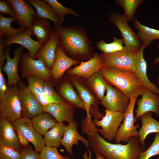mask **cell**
Wrapping results in <instances>:
<instances>
[{
	"label": "cell",
	"mask_w": 159,
	"mask_h": 159,
	"mask_svg": "<svg viewBox=\"0 0 159 159\" xmlns=\"http://www.w3.org/2000/svg\"><path fill=\"white\" fill-rule=\"evenodd\" d=\"M138 97H134L130 100L128 106L124 113V119L120 127L115 139L116 143L121 142L127 143L131 137L138 138V131L137 129L139 124L135 125L136 120L134 117V109Z\"/></svg>",
	"instance_id": "9"
},
{
	"label": "cell",
	"mask_w": 159,
	"mask_h": 159,
	"mask_svg": "<svg viewBox=\"0 0 159 159\" xmlns=\"http://www.w3.org/2000/svg\"><path fill=\"white\" fill-rule=\"evenodd\" d=\"M145 48L141 44L138 65L135 73L143 86L155 94L159 95V88L150 81L147 75V63L143 56Z\"/></svg>",
	"instance_id": "27"
},
{
	"label": "cell",
	"mask_w": 159,
	"mask_h": 159,
	"mask_svg": "<svg viewBox=\"0 0 159 159\" xmlns=\"http://www.w3.org/2000/svg\"><path fill=\"white\" fill-rule=\"evenodd\" d=\"M80 62L68 56L58 45L56 49L55 60L50 70L52 79L54 81L58 80L63 77L66 71L72 66L79 65Z\"/></svg>",
	"instance_id": "19"
},
{
	"label": "cell",
	"mask_w": 159,
	"mask_h": 159,
	"mask_svg": "<svg viewBox=\"0 0 159 159\" xmlns=\"http://www.w3.org/2000/svg\"><path fill=\"white\" fill-rule=\"evenodd\" d=\"M106 92L100 103L106 110L124 113L128 106L130 99L120 90L107 83Z\"/></svg>",
	"instance_id": "12"
},
{
	"label": "cell",
	"mask_w": 159,
	"mask_h": 159,
	"mask_svg": "<svg viewBox=\"0 0 159 159\" xmlns=\"http://www.w3.org/2000/svg\"><path fill=\"white\" fill-rule=\"evenodd\" d=\"M23 117L31 119L43 112V107L36 97L21 81L17 85Z\"/></svg>",
	"instance_id": "10"
},
{
	"label": "cell",
	"mask_w": 159,
	"mask_h": 159,
	"mask_svg": "<svg viewBox=\"0 0 159 159\" xmlns=\"http://www.w3.org/2000/svg\"><path fill=\"white\" fill-rule=\"evenodd\" d=\"M66 125L64 122H57L44 135L45 146L59 147L61 145Z\"/></svg>",
	"instance_id": "30"
},
{
	"label": "cell",
	"mask_w": 159,
	"mask_h": 159,
	"mask_svg": "<svg viewBox=\"0 0 159 159\" xmlns=\"http://www.w3.org/2000/svg\"><path fill=\"white\" fill-rule=\"evenodd\" d=\"M0 117L11 123L22 117V108L17 85L8 86L4 96L0 100Z\"/></svg>",
	"instance_id": "6"
},
{
	"label": "cell",
	"mask_w": 159,
	"mask_h": 159,
	"mask_svg": "<svg viewBox=\"0 0 159 159\" xmlns=\"http://www.w3.org/2000/svg\"><path fill=\"white\" fill-rule=\"evenodd\" d=\"M0 13L7 14L10 17L15 18L17 21L16 13L7 0H0Z\"/></svg>",
	"instance_id": "43"
},
{
	"label": "cell",
	"mask_w": 159,
	"mask_h": 159,
	"mask_svg": "<svg viewBox=\"0 0 159 159\" xmlns=\"http://www.w3.org/2000/svg\"><path fill=\"white\" fill-rule=\"evenodd\" d=\"M59 44L57 36L52 29L49 39L37 52L35 59L39 58L42 59L48 68L50 70L55 60L56 49Z\"/></svg>",
	"instance_id": "24"
},
{
	"label": "cell",
	"mask_w": 159,
	"mask_h": 159,
	"mask_svg": "<svg viewBox=\"0 0 159 159\" xmlns=\"http://www.w3.org/2000/svg\"><path fill=\"white\" fill-rule=\"evenodd\" d=\"M43 1L52 7L57 17L62 23L64 21V16L67 14H70L76 17L79 16L77 11L64 6L57 0Z\"/></svg>",
	"instance_id": "37"
},
{
	"label": "cell",
	"mask_w": 159,
	"mask_h": 159,
	"mask_svg": "<svg viewBox=\"0 0 159 159\" xmlns=\"http://www.w3.org/2000/svg\"><path fill=\"white\" fill-rule=\"evenodd\" d=\"M99 72L108 84L120 90L129 99L142 95L145 87L140 83L135 73L122 71L103 66Z\"/></svg>",
	"instance_id": "3"
},
{
	"label": "cell",
	"mask_w": 159,
	"mask_h": 159,
	"mask_svg": "<svg viewBox=\"0 0 159 159\" xmlns=\"http://www.w3.org/2000/svg\"><path fill=\"white\" fill-rule=\"evenodd\" d=\"M20 153L19 159H39L40 158V153L29 147L22 148Z\"/></svg>",
	"instance_id": "42"
},
{
	"label": "cell",
	"mask_w": 159,
	"mask_h": 159,
	"mask_svg": "<svg viewBox=\"0 0 159 159\" xmlns=\"http://www.w3.org/2000/svg\"><path fill=\"white\" fill-rule=\"evenodd\" d=\"M26 1L34 7L38 17L49 19L54 23L62 25L63 23L57 18L52 7L43 0H26Z\"/></svg>",
	"instance_id": "31"
},
{
	"label": "cell",
	"mask_w": 159,
	"mask_h": 159,
	"mask_svg": "<svg viewBox=\"0 0 159 159\" xmlns=\"http://www.w3.org/2000/svg\"><path fill=\"white\" fill-rule=\"evenodd\" d=\"M109 19L120 32L125 46L141 47V43L138 36L129 26L123 14L116 12L111 13Z\"/></svg>",
	"instance_id": "14"
},
{
	"label": "cell",
	"mask_w": 159,
	"mask_h": 159,
	"mask_svg": "<svg viewBox=\"0 0 159 159\" xmlns=\"http://www.w3.org/2000/svg\"><path fill=\"white\" fill-rule=\"evenodd\" d=\"M159 63V56L155 58L154 60V61L153 62V64L154 65H156Z\"/></svg>",
	"instance_id": "46"
},
{
	"label": "cell",
	"mask_w": 159,
	"mask_h": 159,
	"mask_svg": "<svg viewBox=\"0 0 159 159\" xmlns=\"http://www.w3.org/2000/svg\"><path fill=\"white\" fill-rule=\"evenodd\" d=\"M135 27L138 31L137 33L140 41L145 48L155 40L159 39V30L151 28L140 23L136 18L133 21Z\"/></svg>",
	"instance_id": "29"
},
{
	"label": "cell",
	"mask_w": 159,
	"mask_h": 159,
	"mask_svg": "<svg viewBox=\"0 0 159 159\" xmlns=\"http://www.w3.org/2000/svg\"><path fill=\"white\" fill-rule=\"evenodd\" d=\"M141 47L125 46L122 50L110 54L102 52L100 55L103 66L122 71L135 73L138 65Z\"/></svg>",
	"instance_id": "4"
},
{
	"label": "cell",
	"mask_w": 159,
	"mask_h": 159,
	"mask_svg": "<svg viewBox=\"0 0 159 159\" xmlns=\"http://www.w3.org/2000/svg\"><path fill=\"white\" fill-rule=\"evenodd\" d=\"M77 122L74 120L68 123V125L66 126L61 145L65 148L66 151L70 155L74 158L72 147L74 145H78L79 143V141L80 140L87 148L89 155L91 156V153L89 148L90 145L88 140L78 133L77 129Z\"/></svg>",
	"instance_id": "16"
},
{
	"label": "cell",
	"mask_w": 159,
	"mask_h": 159,
	"mask_svg": "<svg viewBox=\"0 0 159 159\" xmlns=\"http://www.w3.org/2000/svg\"><path fill=\"white\" fill-rule=\"evenodd\" d=\"M7 0L16 13L18 24L32 31V20L37 16L32 7L24 0Z\"/></svg>",
	"instance_id": "18"
},
{
	"label": "cell",
	"mask_w": 159,
	"mask_h": 159,
	"mask_svg": "<svg viewBox=\"0 0 159 159\" xmlns=\"http://www.w3.org/2000/svg\"><path fill=\"white\" fill-rule=\"evenodd\" d=\"M82 133L87 136L90 147L95 154L104 155L106 159H138L141 153L146 150L139 143L138 138H130L127 143L113 144L101 137L92 119L85 118L81 123Z\"/></svg>",
	"instance_id": "1"
},
{
	"label": "cell",
	"mask_w": 159,
	"mask_h": 159,
	"mask_svg": "<svg viewBox=\"0 0 159 159\" xmlns=\"http://www.w3.org/2000/svg\"><path fill=\"white\" fill-rule=\"evenodd\" d=\"M103 66L100 54L97 52L94 53L93 57L88 60L80 61L78 65L69 69L66 71V74L67 75L85 80L98 72Z\"/></svg>",
	"instance_id": "13"
},
{
	"label": "cell",
	"mask_w": 159,
	"mask_h": 159,
	"mask_svg": "<svg viewBox=\"0 0 159 159\" xmlns=\"http://www.w3.org/2000/svg\"><path fill=\"white\" fill-rule=\"evenodd\" d=\"M157 84L158 86H159V76L158 79Z\"/></svg>",
	"instance_id": "47"
},
{
	"label": "cell",
	"mask_w": 159,
	"mask_h": 159,
	"mask_svg": "<svg viewBox=\"0 0 159 159\" xmlns=\"http://www.w3.org/2000/svg\"><path fill=\"white\" fill-rule=\"evenodd\" d=\"M28 83V88L36 97L41 94L43 92L45 81L42 78L33 75L26 77Z\"/></svg>",
	"instance_id": "38"
},
{
	"label": "cell",
	"mask_w": 159,
	"mask_h": 159,
	"mask_svg": "<svg viewBox=\"0 0 159 159\" xmlns=\"http://www.w3.org/2000/svg\"><path fill=\"white\" fill-rule=\"evenodd\" d=\"M75 107L65 102L50 104L44 106L43 110V112L50 114L57 122H65L68 123L74 120Z\"/></svg>",
	"instance_id": "20"
},
{
	"label": "cell",
	"mask_w": 159,
	"mask_h": 159,
	"mask_svg": "<svg viewBox=\"0 0 159 159\" xmlns=\"http://www.w3.org/2000/svg\"><path fill=\"white\" fill-rule=\"evenodd\" d=\"M5 49L6 63L2 68L7 77L8 86L11 87L16 85L21 81L18 73V66L19 63L21 54L24 50L22 46L18 47L14 50V57L11 58L9 55L10 47Z\"/></svg>",
	"instance_id": "15"
},
{
	"label": "cell",
	"mask_w": 159,
	"mask_h": 159,
	"mask_svg": "<svg viewBox=\"0 0 159 159\" xmlns=\"http://www.w3.org/2000/svg\"><path fill=\"white\" fill-rule=\"evenodd\" d=\"M40 158L42 159H71L69 156L64 157L58 152L57 148L44 146L40 153Z\"/></svg>",
	"instance_id": "39"
},
{
	"label": "cell",
	"mask_w": 159,
	"mask_h": 159,
	"mask_svg": "<svg viewBox=\"0 0 159 159\" xmlns=\"http://www.w3.org/2000/svg\"><path fill=\"white\" fill-rule=\"evenodd\" d=\"M36 97L43 107L50 104L65 102L58 92L55 91L52 82L47 81H45L42 93Z\"/></svg>",
	"instance_id": "28"
},
{
	"label": "cell",
	"mask_w": 159,
	"mask_h": 159,
	"mask_svg": "<svg viewBox=\"0 0 159 159\" xmlns=\"http://www.w3.org/2000/svg\"><path fill=\"white\" fill-rule=\"evenodd\" d=\"M105 114L100 120L93 119L92 122L95 127H100L97 129L98 132L102 138L109 142L115 139L124 119V113L106 110Z\"/></svg>",
	"instance_id": "7"
},
{
	"label": "cell",
	"mask_w": 159,
	"mask_h": 159,
	"mask_svg": "<svg viewBox=\"0 0 159 159\" xmlns=\"http://www.w3.org/2000/svg\"><path fill=\"white\" fill-rule=\"evenodd\" d=\"M12 123L6 119L0 117V143L20 152L22 146Z\"/></svg>",
	"instance_id": "23"
},
{
	"label": "cell",
	"mask_w": 159,
	"mask_h": 159,
	"mask_svg": "<svg viewBox=\"0 0 159 159\" xmlns=\"http://www.w3.org/2000/svg\"><path fill=\"white\" fill-rule=\"evenodd\" d=\"M15 130L19 132L26 139L31 143L35 150L40 153L45 144L42 135L35 129L31 119L22 117L12 123Z\"/></svg>",
	"instance_id": "11"
},
{
	"label": "cell",
	"mask_w": 159,
	"mask_h": 159,
	"mask_svg": "<svg viewBox=\"0 0 159 159\" xmlns=\"http://www.w3.org/2000/svg\"><path fill=\"white\" fill-rule=\"evenodd\" d=\"M32 32L40 43L44 45L49 39L52 34V26L48 19L37 16L32 20Z\"/></svg>",
	"instance_id": "25"
},
{
	"label": "cell",
	"mask_w": 159,
	"mask_h": 159,
	"mask_svg": "<svg viewBox=\"0 0 159 159\" xmlns=\"http://www.w3.org/2000/svg\"><path fill=\"white\" fill-rule=\"evenodd\" d=\"M17 132V135L19 141L22 146H26L29 143V142L19 132Z\"/></svg>",
	"instance_id": "44"
},
{
	"label": "cell",
	"mask_w": 159,
	"mask_h": 159,
	"mask_svg": "<svg viewBox=\"0 0 159 159\" xmlns=\"http://www.w3.org/2000/svg\"><path fill=\"white\" fill-rule=\"evenodd\" d=\"M32 123L36 130L40 134H44L57 123L49 113L43 112L31 119Z\"/></svg>",
	"instance_id": "33"
},
{
	"label": "cell",
	"mask_w": 159,
	"mask_h": 159,
	"mask_svg": "<svg viewBox=\"0 0 159 159\" xmlns=\"http://www.w3.org/2000/svg\"><path fill=\"white\" fill-rule=\"evenodd\" d=\"M141 98L137 102L135 118L137 120L148 112H153L159 116V95L145 88Z\"/></svg>",
	"instance_id": "21"
},
{
	"label": "cell",
	"mask_w": 159,
	"mask_h": 159,
	"mask_svg": "<svg viewBox=\"0 0 159 159\" xmlns=\"http://www.w3.org/2000/svg\"><path fill=\"white\" fill-rule=\"evenodd\" d=\"M152 112L144 114L139 118L142 125L138 131V142L144 146L145 139L148 135L153 133H159V121L154 118Z\"/></svg>",
	"instance_id": "26"
},
{
	"label": "cell",
	"mask_w": 159,
	"mask_h": 159,
	"mask_svg": "<svg viewBox=\"0 0 159 159\" xmlns=\"http://www.w3.org/2000/svg\"><path fill=\"white\" fill-rule=\"evenodd\" d=\"M158 159H159V157H158Z\"/></svg>",
	"instance_id": "49"
},
{
	"label": "cell",
	"mask_w": 159,
	"mask_h": 159,
	"mask_svg": "<svg viewBox=\"0 0 159 159\" xmlns=\"http://www.w3.org/2000/svg\"><path fill=\"white\" fill-rule=\"evenodd\" d=\"M39 159H42V158H39Z\"/></svg>",
	"instance_id": "48"
},
{
	"label": "cell",
	"mask_w": 159,
	"mask_h": 159,
	"mask_svg": "<svg viewBox=\"0 0 159 159\" xmlns=\"http://www.w3.org/2000/svg\"><path fill=\"white\" fill-rule=\"evenodd\" d=\"M19 69L23 78L29 75L38 76L45 81L52 82L50 70L41 59H34L29 56V51L21 54Z\"/></svg>",
	"instance_id": "8"
},
{
	"label": "cell",
	"mask_w": 159,
	"mask_h": 159,
	"mask_svg": "<svg viewBox=\"0 0 159 159\" xmlns=\"http://www.w3.org/2000/svg\"><path fill=\"white\" fill-rule=\"evenodd\" d=\"M58 80L59 82L57 85V89L58 93L65 102L75 107L85 110L83 102L68 77H65L63 76Z\"/></svg>",
	"instance_id": "22"
},
{
	"label": "cell",
	"mask_w": 159,
	"mask_h": 159,
	"mask_svg": "<svg viewBox=\"0 0 159 159\" xmlns=\"http://www.w3.org/2000/svg\"><path fill=\"white\" fill-rule=\"evenodd\" d=\"M16 21L14 18L5 17L3 14H0V37L5 38L16 35L24 31L26 28L20 26L18 28H14L11 24Z\"/></svg>",
	"instance_id": "34"
},
{
	"label": "cell",
	"mask_w": 159,
	"mask_h": 159,
	"mask_svg": "<svg viewBox=\"0 0 159 159\" xmlns=\"http://www.w3.org/2000/svg\"><path fill=\"white\" fill-rule=\"evenodd\" d=\"M159 155V133H156L153 142L150 147L140 154L138 159H149Z\"/></svg>",
	"instance_id": "40"
},
{
	"label": "cell",
	"mask_w": 159,
	"mask_h": 159,
	"mask_svg": "<svg viewBox=\"0 0 159 159\" xmlns=\"http://www.w3.org/2000/svg\"><path fill=\"white\" fill-rule=\"evenodd\" d=\"M96 159H105V157L102 155L96 154Z\"/></svg>",
	"instance_id": "45"
},
{
	"label": "cell",
	"mask_w": 159,
	"mask_h": 159,
	"mask_svg": "<svg viewBox=\"0 0 159 159\" xmlns=\"http://www.w3.org/2000/svg\"><path fill=\"white\" fill-rule=\"evenodd\" d=\"M20 152L0 143V159H19Z\"/></svg>",
	"instance_id": "41"
},
{
	"label": "cell",
	"mask_w": 159,
	"mask_h": 159,
	"mask_svg": "<svg viewBox=\"0 0 159 159\" xmlns=\"http://www.w3.org/2000/svg\"><path fill=\"white\" fill-rule=\"evenodd\" d=\"M85 81L94 96L99 100L101 101L104 96L107 83L99 72H96Z\"/></svg>",
	"instance_id": "32"
},
{
	"label": "cell",
	"mask_w": 159,
	"mask_h": 159,
	"mask_svg": "<svg viewBox=\"0 0 159 159\" xmlns=\"http://www.w3.org/2000/svg\"><path fill=\"white\" fill-rule=\"evenodd\" d=\"M122 39H118L114 37L113 41L110 43H107L102 39L97 42L96 46L98 49L107 54L116 52L122 50L125 46Z\"/></svg>",
	"instance_id": "36"
},
{
	"label": "cell",
	"mask_w": 159,
	"mask_h": 159,
	"mask_svg": "<svg viewBox=\"0 0 159 159\" xmlns=\"http://www.w3.org/2000/svg\"><path fill=\"white\" fill-rule=\"evenodd\" d=\"M67 77L85 105L86 116H92L94 120L101 119L104 115L100 112L98 108V105L100 102L94 96L85 80L72 76L67 75Z\"/></svg>",
	"instance_id": "5"
},
{
	"label": "cell",
	"mask_w": 159,
	"mask_h": 159,
	"mask_svg": "<svg viewBox=\"0 0 159 159\" xmlns=\"http://www.w3.org/2000/svg\"><path fill=\"white\" fill-rule=\"evenodd\" d=\"M32 35H33L32 31L26 28L24 31L16 35L5 38V46L6 47L14 44H19L26 48L29 51L30 57L35 59L37 52L43 45L32 39Z\"/></svg>",
	"instance_id": "17"
},
{
	"label": "cell",
	"mask_w": 159,
	"mask_h": 159,
	"mask_svg": "<svg viewBox=\"0 0 159 159\" xmlns=\"http://www.w3.org/2000/svg\"><path fill=\"white\" fill-rule=\"evenodd\" d=\"M53 29L58 37L59 45L68 56L80 61L93 57L94 45L83 28L78 25L65 27L54 23Z\"/></svg>",
	"instance_id": "2"
},
{
	"label": "cell",
	"mask_w": 159,
	"mask_h": 159,
	"mask_svg": "<svg viewBox=\"0 0 159 159\" xmlns=\"http://www.w3.org/2000/svg\"><path fill=\"white\" fill-rule=\"evenodd\" d=\"M144 2L143 0H116L115 3L122 7L123 14L127 21L134 20L137 8Z\"/></svg>",
	"instance_id": "35"
}]
</instances>
